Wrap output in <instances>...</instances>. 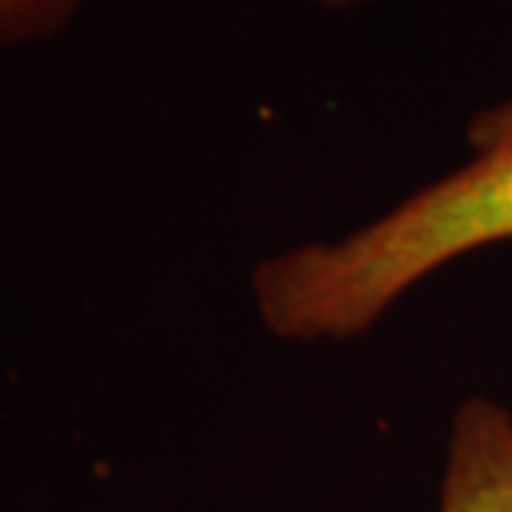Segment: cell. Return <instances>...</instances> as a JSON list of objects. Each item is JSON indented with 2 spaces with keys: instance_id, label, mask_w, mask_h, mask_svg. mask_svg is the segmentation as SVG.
Listing matches in <instances>:
<instances>
[{
  "instance_id": "1",
  "label": "cell",
  "mask_w": 512,
  "mask_h": 512,
  "mask_svg": "<svg viewBox=\"0 0 512 512\" xmlns=\"http://www.w3.org/2000/svg\"><path fill=\"white\" fill-rule=\"evenodd\" d=\"M507 239L512 143L478 151V160L348 237L265 259L254 274L256 311L288 342L350 339L447 262Z\"/></svg>"
},
{
  "instance_id": "2",
  "label": "cell",
  "mask_w": 512,
  "mask_h": 512,
  "mask_svg": "<svg viewBox=\"0 0 512 512\" xmlns=\"http://www.w3.org/2000/svg\"><path fill=\"white\" fill-rule=\"evenodd\" d=\"M439 512H512V413L493 399L458 407Z\"/></svg>"
},
{
  "instance_id": "3",
  "label": "cell",
  "mask_w": 512,
  "mask_h": 512,
  "mask_svg": "<svg viewBox=\"0 0 512 512\" xmlns=\"http://www.w3.org/2000/svg\"><path fill=\"white\" fill-rule=\"evenodd\" d=\"M80 0H0V49L35 43L69 26Z\"/></svg>"
},
{
  "instance_id": "4",
  "label": "cell",
  "mask_w": 512,
  "mask_h": 512,
  "mask_svg": "<svg viewBox=\"0 0 512 512\" xmlns=\"http://www.w3.org/2000/svg\"><path fill=\"white\" fill-rule=\"evenodd\" d=\"M470 143L478 151H490V148L512 143V100L478 114L470 123Z\"/></svg>"
},
{
  "instance_id": "5",
  "label": "cell",
  "mask_w": 512,
  "mask_h": 512,
  "mask_svg": "<svg viewBox=\"0 0 512 512\" xmlns=\"http://www.w3.org/2000/svg\"><path fill=\"white\" fill-rule=\"evenodd\" d=\"M322 6H330V9H350V6H359L365 0H319Z\"/></svg>"
}]
</instances>
